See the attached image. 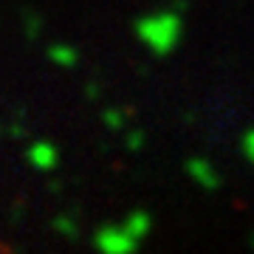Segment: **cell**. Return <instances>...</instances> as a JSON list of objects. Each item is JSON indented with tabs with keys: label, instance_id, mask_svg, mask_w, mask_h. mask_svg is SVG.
I'll return each instance as SVG.
<instances>
[{
	"label": "cell",
	"instance_id": "3957f363",
	"mask_svg": "<svg viewBox=\"0 0 254 254\" xmlns=\"http://www.w3.org/2000/svg\"><path fill=\"white\" fill-rule=\"evenodd\" d=\"M26 31H28V37H40L37 31H40V20H31V11H26Z\"/></svg>",
	"mask_w": 254,
	"mask_h": 254
},
{
	"label": "cell",
	"instance_id": "6da1fadb",
	"mask_svg": "<svg viewBox=\"0 0 254 254\" xmlns=\"http://www.w3.org/2000/svg\"><path fill=\"white\" fill-rule=\"evenodd\" d=\"M26 158L34 170H54L60 155H57V147L51 141H31L26 150Z\"/></svg>",
	"mask_w": 254,
	"mask_h": 254
},
{
	"label": "cell",
	"instance_id": "277c9868",
	"mask_svg": "<svg viewBox=\"0 0 254 254\" xmlns=\"http://www.w3.org/2000/svg\"><path fill=\"white\" fill-rule=\"evenodd\" d=\"M0 136H3V125H0Z\"/></svg>",
	"mask_w": 254,
	"mask_h": 254
},
{
	"label": "cell",
	"instance_id": "7a4b0ae2",
	"mask_svg": "<svg viewBox=\"0 0 254 254\" xmlns=\"http://www.w3.org/2000/svg\"><path fill=\"white\" fill-rule=\"evenodd\" d=\"M48 57H51V63H57V65H73L76 63V54H73L68 46H63V43H57V46L48 48Z\"/></svg>",
	"mask_w": 254,
	"mask_h": 254
}]
</instances>
